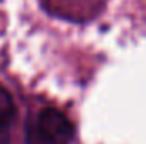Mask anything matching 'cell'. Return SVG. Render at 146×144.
<instances>
[{
  "label": "cell",
  "instance_id": "obj_1",
  "mask_svg": "<svg viewBox=\"0 0 146 144\" xmlns=\"http://www.w3.org/2000/svg\"><path fill=\"white\" fill-rule=\"evenodd\" d=\"M34 126L48 144H70L75 136L72 120L63 112L53 107L41 110L34 120Z\"/></svg>",
  "mask_w": 146,
  "mask_h": 144
},
{
  "label": "cell",
  "instance_id": "obj_2",
  "mask_svg": "<svg viewBox=\"0 0 146 144\" xmlns=\"http://www.w3.org/2000/svg\"><path fill=\"white\" fill-rule=\"evenodd\" d=\"M17 108L10 92L0 83V144H9L10 129L15 120Z\"/></svg>",
  "mask_w": 146,
  "mask_h": 144
},
{
  "label": "cell",
  "instance_id": "obj_3",
  "mask_svg": "<svg viewBox=\"0 0 146 144\" xmlns=\"http://www.w3.org/2000/svg\"><path fill=\"white\" fill-rule=\"evenodd\" d=\"M26 144H48L41 137V134L37 132V129H36V126H34L33 120L26 127Z\"/></svg>",
  "mask_w": 146,
  "mask_h": 144
}]
</instances>
